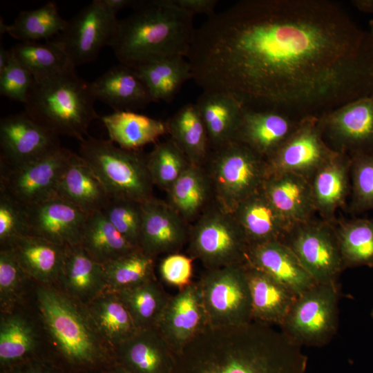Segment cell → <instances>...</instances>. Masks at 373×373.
<instances>
[{"mask_svg": "<svg viewBox=\"0 0 373 373\" xmlns=\"http://www.w3.org/2000/svg\"><path fill=\"white\" fill-rule=\"evenodd\" d=\"M187 59L203 91L299 121L373 95L371 33L332 1H240L195 30Z\"/></svg>", "mask_w": 373, "mask_h": 373, "instance_id": "6da1fadb", "label": "cell"}, {"mask_svg": "<svg viewBox=\"0 0 373 373\" xmlns=\"http://www.w3.org/2000/svg\"><path fill=\"white\" fill-rule=\"evenodd\" d=\"M301 347L274 326L252 321L208 325L176 354L172 373H305Z\"/></svg>", "mask_w": 373, "mask_h": 373, "instance_id": "7a4b0ae2", "label": "cell"}, {"mask_svg": "<svg viewBox=\"0 0 373 373\" xmlns=\"http://www.w3.org/2000/svg\"><path fill=\"white\" fill-rule=\"evenodd\" d=\"M133 12L117 21L109 46L119 64L132 68L169 57H187L193 16L173 0L135 1Z\"/></svg>", "mask_w": 373, "mask_h": 373, "instance_id": "3957f363", "label": "cell"}, {"mask_svg": "<svg viewBox=\"0 0 373 373\" xmlns=\"http://www.w3.org/2000/svg\"><path fill=\"white\" fill-rule=\"evenodd\" d=\"M37 305L59 358V366L66 373L101 371L115 363L114 352L102 343L86 307L47 287L38 288Z\"/></svg>", "mask_w": 373, "mask_h": 373, "instance_id": "277c9868", "label": "cell"}, {"mask_svg": "<svg viewBox=\"0 0 373 373\" xmlns=\"http://www.w3.org/2000/svg\"><path fill=\"white\" fill-rule=\"evenodd\" d=\"M75 68L34 77L24 112L52 133L82 141L91 122L100 117L94 108L90 83L80 78Z\"/></svg>", "mask_w": 373, "mask_h": 373, "instance_id": "5b68a950", "label": "cell"}, {"mask_svg": "<svg viewBox=\"0 0 373 373\" xmlns=\"http://www.w3.org/2000/svg\"><path fill=\"white\" fill-rule=\"evenodd\" d=\"M79 155L99 178L111 198L144 202L152 198L153 183L147 155L90 136L80 141Z\"/></svg>", "mask_w": 373, "mask_h": 373, "instance_id": "8992f818", "label": "cell"}, {"mask_svg": "<svg viewBox=\"0 0 373 373\" xmlns=\"http://www.w3.org/2000/svg\"><path fill=\"white\" fill-rule=\"evenodd\" d=\"M204 165L214 201L231 213L261 189L267 176L265 159L236 140L211 149Z\"/></svg>", "mask_w": 373, "mask_h": 373, "instance_id": "52a82bcc", "label": "cell"}, {"mask_svg": "<svg viewBox=\"0 0 373 373\" xmlns=\"http://www.w3.org/2000/svg\"><path fill=\"white\" fill-rule=\"evenodd\" d=\"M188 243L190 256L207 269L245 264L249 247L233 213L216 202L191 227Z\"/></svg>", "mask_w": 373, "mask_h": 373, "instance_id": "ba28073f", "label": "cell"}, {"mask_svg": "<svg viewBox=\"0 0 373 373\" xmlns=\"http://www.w3.org/2000/svg\"><path fill=\"white\" fill-rule=\"evenodd\" d=\"M245 264L207 269L198 281L209 326L236 327L253 321Z\"/></svg>", "mask_w": 373, "mask_h": 373, "instance_id": "9c48e42d", "label": "cell"}, {"mask_svg": "<svg viewBox=\"0 0 373 373\" xmlns=\"http://www.w3.org/2000/svg\"><path fill=\"white\" fill-rule=\"evenodd\" d=\"M338 303L336 285L317 283L298 296L279 328L300 347L323 346L336 332Z\"/></svg>", "mask_w": 373, "mask_h": 373, "instance_id": "30bf717a", "label": "cell"}, {"mask_svg": "<svg viewBox=\"0 0 373 373\" xmlns=\"http://www.w3.org/2000/svg\"><path fill=\"white\" fill-rule=\"evenodd\" d=\"M318 284L336 285L344 269L336 227L325 220L296 224L283 241Z\"/></svg>", "mask_w": 373, "mask_h": 373, "instance_id": "8fae6325", "label": "cell"}, {"mask_svg": "<svg viewBox=\"0 0 373 373\" xmlns=\"http://www.w3.org/2000/svg\"><path fill=\"white\" fill-rule=\"evenodd\" d=\"M77 156L78 154L61 147L26 165L0 171V192L24 207L56 197L61 179Z\"/></svg>", "mask_w": 373, "mask_h": 373, "instance_id": "7c38bea8", "label": "cell"}, {"mask_svg": "<svg viewBox=\"0 0 373 373\" xmlns=\"http://www.w3.org/2000/svg\"><path fill=\"white\" fill-rule=\"evenodd\" d=\"M118 19L101 0L81 10L52 41L75 67L94 61L109 46Z\"/></svg>", "mask_w": 373, "mask_h": 373, "instance_id": "4fadbf2b", "label": "cell"}, {"mask_svg": "<svg viewBox=\"0 0 373 373\" xmlns=\"http://www.w3.org/2000/svg\"><path fill=\"white\" fill-rule=\"evenodd\" d=\"M323 138L334 151L352 157L373 153V95L318 118Z\"/></svg>", "mask_w": 373, "mask_h": 373, "instance_id": "5bb4252c", "label": "cell"}, {"mask_svg": "<svg viewBox=\"0 0 373 373\" xmlns=\"http://www.w3.org/2000/svg\"><path fill=\"white\" fill-rule=\"evenodd\" d=\"M60 148L59 136L39 125L24 111L1 119L0 171L26 165Z\"/></svg>", "mask_w": 373, "mask_h": 373, "instance_id": "9a60e30c", "label": "cell"}, {"mask_svg": "<svg viewBox=\"0 0 373 373\" xmlns=\"http://www.w3.org/2000/svg\"><path fill=\"white\" fill-rule=\"evenodd\" d=\"M333 152L323 138L318 118L303 119L290 137L265 159L267 176L292 172L310 180Z\"/></svg>", "mask_w": 373, "mask_h": 373, "instance_id": "2e32d148", "label": "cell"}, {"mask_svg": "<svg viewBox=\"0 0 373 373\" xmlns=\"http://www.w3.org/2000/svg\"><path fill=\"white\" fill-rule=\"evenodd\" d=\"M27 236L69 247L80 245L88 215L59 197L25 207Z\"/></svg>", "mask_w": 373, "mask_h": 373, "instance_id": "e0dca14e", "label": "cell"}, {"mask_svg": "<svg viewBox=\"0 0 373 373\" xmlns=\"http://www.w3.org/2000/svg\"><path fill=\"white\" fill-rule=\"evenodd\" d=\"M209 325L198 282L171 296L157 329L175 354Z\"/></svg>", "mask_w": 373, "mask_h": 373, "instance_id": "ac0fdd59", "label": "cell"}, {"mask_svg": "<svg viewBox=\"0 0 373 373\" xmlns=\"http://www.w3.org/2000/svg\"><path fill=\"white\" fill-rule=\"evenodd\" d=\"M140 249L155 258L179 253L189 242L190 228L169 204L155 198L142 203Z\"/></svg>", "mask_w": 373, "mask_h": 373, "instance_id": "d6986e66", "label": "cell"}, {"mask_svg": "<svg viewBox=\"0 0 373 373\" xmlns=\"http://www.w3.org/2000/svg\"><path fill=\"white\" fill-rule=\"evenodd\" d=\"M115 363L131 373H172L176 354L157 327L140 328L114 350Z\"/></svg>", "mask_w": 373, "mask_h": 373, "instance_id": "ffe728a7", "label": "cell"}, {"mask_svg": "<svg viewBox=\"0 0 373 373\" xmlns=\"http://www.w3.org/2000/svg\"><path fill=\"white\" fill-rule=\"evenodd\" d=\"M300 122L276 111L243 107L234 140L266 159L290 137Z\"/></svg>", "mask_w": 373, "mask_h": 373, "instance_id": "44dd1931", "label": "cell"}, {"mask_svg": "<svg viewBox=\"0 0 373 373\" xmlns=\"http://www.w3.org/2000/svg\"><path fill=\"white\" fill-rule=\"evenodd\" d=\"M247 262L265 272L299 296L317 283L283 242L250 246Z\"/></svg>", "mask_w": 373, "mask_h": 373, "instance_id": "7402d4cb", "label": "cell"}, {"mask_svg": "<svg viewBox=\"0 0 373 373\" xmlns=\"http://www.w3.org/2000/svg\"><path fill=\"white\" fill-rule=\"evenodd\" d=\"M351 158L334 151L310 179L316 212L334 222L336 210L345 203L351 191Z\"/></svg>", "mask_w": 373, "mask_h": 373, "instance_id": "603a6c76", "label": "cell"}, {"mask_svg": "<svg viewBox=\"0 0 373 373\" xmlns=\"http://www.w3.org/2000/svg\"><path fill=\"white\" fill-rule=\"evenodd\" d=\"M95 100H99L114 111H135L154 102L145 85L135 70L119 64L90 83Z\"/></svg>", "mask_w": 373, "mask_h": 373, "instance_id": "cb8c5ba5", "label": "cell"}, {"mask_svg": "<svg viewBox=\"0 0 373 373\" xmlns=\"http://www.w3.org/2000/svg\"><path fill=\"white\" fill-rule=\"evenodd\" d=\"M250 246L283 241L293 227L268 199L262 189L240 202L232 212Z\"/></svg>", "mask_w": 373, "mask_h": 373, "instance_id": "d4e9b609", "label": "cell"}, {"mask_svg": "<svg viewBox=\"0 0 373 373\" xmlns=\"http://www.w3.org/2000/svg\"><path fill=\"white\" fill-rule=\"evenodd\" d=\"M265 195L291 224L313 218L316 212L310 180L298 173L283 172L271 174L262 187Z\"/></svg>", "mask_w": 373, "mask_h": 373, "instance_id": "484cf974", "label": "cell"}, {"mask_svg": "<svg viewBox=\"0 0 373 373\" xmlns=\"http://www.w3.org/2000/svg\"><path fill=\"white\" fill-rule=\"evenodd\" d=\"M57 282L64 293L85 305L107 290L102 265L80 245L66 247Z\"/></svg>", "mask_w": 373, "mask_h": 373, "instance_id": "4316f807", "label": "cell"}, {"mask_svg": "<svg viewBox=\"0 0 373 373\" xmlns=\"http://www.w3.org/2000/svg\"><path fill=\"white\" fill-rule=\"evenodd\" d=\"M253 321L280 327L298 296L287 287L247 262Z\"/></svg>", "mask_w": 373, "mask_h": 373, "instance_id": "83f0119b", "label": "cell"}, {"mask_svg": "<svg viewBox=\"0 0 373 373\" xmlns=\"http://www.w3.org/2000/svg\"><path fill=\"white\" fill-rule=\"evenodd\" d=\"M56 197L86 215L102 211L111 199L99 178L79 154L61 179Z\"/></svg>", "mask_w": 373, "mask_h": 373, "instance_id": "f1b7e54d", "label": "cell"}, {"mask_svg": "<svg viewBox=\"0 0 373 373\" xmlns=\"http://www.w3.org/2000/svg\"><path fill=\"white\" fill-rule=\"evenodd\" d=\"M85 307L98 334L113 352L139 329L116 292L106 290Z\"/></svg>", "mask_w": 373, "mask_h": 373, "instance_id": "f546056e", "label": "cell"}, {"mask_svg": "<svg viewBox=\"0 0 373 373\" xmlns=\"http://www.w3.org/2000/svg\"><path fill=\"white\" fill-rule=\"evenodd\" d=\"M195 104L206 127L211 149L234 140L243 106L234 97L203 91Z\"/></svg>", "mask_w": 373, "mask_h": 373, "instance_id": "4dcf8cb0", "label": "cell"}, {"mask_svg": "<svg viewBox=\"0 0 373 373\" xmlns=\"http://www.w3.org/2000/svg\"><path fill=\"white\" fill-rule=\"evenodd\" d=\"M10 249L30 278L44 285L57 282L66 246L38 237L25 236L18 239Z\"/></svg>", "mask_w": 373, "mask_h": 373, "instance_id": "1f68e13d", "label": "cell"}, {"mask_svg": "<svg viewBox=\"0 0 373 373\" xmlns=\"http://www.w3.org/2000/svg\"><path fill=\"white\" fill-rule=\"evenodd\" d=\"M110 140L122 149L138 151L168 133L166 122L135 111H114L99 118Z\"/></svg>", "mask_w": 373, "mask_h": 373, "instance_id": "d6a6232c", "label": "cell"}, {"mask_svg": "<svg viewBox=\"0 0 373 373\" xmlns=\"http://www.w3.org/2000/svg\"><path fill=\"white\" fill-rule=\"evenodd\" d=\"M168 194L169 204L188 223L196 220L213 196L211 184L204 166L191 164L173 184Z\"/></svg>", "mask_w": 373, "mask_h": 373, "instance_id": "836d02e7", "label": "cell"}, {"mask_svg": "<svg viewBox=\"0 0 373 373\" xmlns=\"http://www.w3.org/2000/svg\"><path fill=\"white\" fill-rule=\"evenodd\" d=\"M133 69L154 102H171L182 85L193 79L190 64L181 56L151 61Z\"/></svg>", "mask_w": 373, "mask_h": 373, "instance_id": "e575fe53", "label": "cell"}, {"mask_svg": "<svg viewBox=\"0 0 373 373\" xmlns=\"http://www.w3.org/2000/svg\"><path fill=\"white\" fill-rule=\"evenodd\" d=\"M166 122L171 139L191 164L204 166L210 146L206 127L195 103L184 105Z\"/></svg>", "mask_w": 373, "mask_h": 373, "instance_id": "d590c367", "label": "cell"}, {"mask_svg": "<svg viewBox=\"0 0 373 373\" xmlns=\"http://www.w3.org/2000/svg\"><path fill=\"white\" fill-rule=\"evenodd\" d=\"M80 246L101 265L139 249L122 235L102 211L88 215Z\"/></svg>", "mask_w": 373, "mask_h": 373, "instance_id": "8d00e7d4", "label": "cell"}, {"mask_svg": "<svg viewBox=\"0 0 373 373\" xmlns=\"http://www.w3.org/2000/svg\"><path fill=\"white\" fill-rule=\"evenodd\" d=\"M38 343L31 324L18 314H3L0 321V365L3 369L35 358ZM47 358V357H46Z\"/></svg>", "mask_w": 373, "mask_h": 373, "instance_id": "74e56055", "label": "cell"}, {"mask_svg": "<svg viewBox=\"0 0 373 373\" xmlns=\"http://www.w3.org/2000/svg\"><path fill=\"white\" fill-rule=\"evenodd\" d=\"M116 293L139 329L157 327L171 296L156 278Z\"/></svg>", "mask_w": 373, "mask_h": 373, "instance_id": "f35d334b", "label": "cell"}, {"mask_svg": "<svg viewBox=\"0 0 373 373\" xmlns=\"http://www.w3.org/2000/svg\"><path fill=\"white\" fill-rule=\"evenodd\" d=\"M67 23L57 3L48 1L35 10L21 12L14 23L7 26L6 32L21 41H38L59 35Z\"/></svg>", "mask_w": 373, "mask_h": 373, "instance_id": "ab89813d", "label": "cell"}, {"mask_svg": "<svg viewBox=\"0 0 373 373\" xmlns=\"http://www.w3.org/2000/svg\"><path fill=\"white\" fill-rule=\"evenodd\" d=\"M335 227L344 268L373 267V218L341 222Z\"/></svg>", "mask_w": 373, "mask_h": 373, "instance_id": "60d3db41", "label": "cell"}, {"mask_svg": "<svg viewBox=\"0 0 373 373\" xmlns=\"http://www.w3.org/2000/svg\"><path fill=\"white\" fill-rule=\"evenodd\" d=\"M155 258L140 248L102 265L107 290L118 292L155 279Z\"/></svg>", "mask_w": 373, "mask_h": 373, "instance_id": "b9f144b4", "label": "cell"}, {"mask_svg": "<svg viewBox=\"0 0 373 373\" xmlns=\"http://www.w3.org/2000/svg\"><path fill=\"white\" fill-rule=\"evenodd\" d=\"M10 50L33 77L55 74L73 66L52 40L44 43L20 41Z\"/></svg>", "mask_w": 373, "mask_h": 373, "instance_id": "7bdbcfd3", "label": "cell"}, {"mask_svg": "<svg viewBox=\"0 0 373 373\" xmlns=\"http://www.w3.org/2000/svg\"><path fill=\"white\" fill-rule=\"evenodd\" d=\"M191 165L171 138L157 143L147 155V167L153 183L166 192Z\"/></svg>", "mask_w": 373, "mask_h": 373, "instance_id": "ee69618b", "label": "cell"}, {"mask_svg": "<svg viewBox=\"0 0 373 373\" xmlns=\"http://www.w3.org/2000/svg\"><path fill=\"white\" fill-rule=\"evenodd\" d=\"M102 212L132 245L140 248L143 219L142 202L111 198Z\"/></svg>", "mask_w": 373, "mask_h": 373, "instance_id": "f6af8a7d", "label": "cell"}, {"mask_svg": "<svg viewBox=\"0 0 373 373\" xmlns=\"http://www.w3.org/2000/svg\"><path fill=\"white\" fill-rule=\"evenodd\" d=\"M351 158L352 199L350 210L361 213L373 209V153Z\"/></svg>", "mask_w": 373, "mask_h": 373, "instance_id": "bcb514c9", "label": "cell"}, {"mask_svg": "<svg viewBox=\"0 0 373 373\" xmlns=\"http://www.w3.org/2000/svg\"><path fill=\"white\" fill-rule=\"evenodd\" d=\"M27 278H30L18 262L10 248L0 251V303L9 312L19 298Z\"/></svg>", "mask_w": 373, "mask_h": 373, "instance_id": "7dc6e473", "label": "cell"}, {"mask_svg": "<svg viewBox=\"0 0 373 373\" xmlns=\"http://www.w3.org/2000/svg\"><path fill=\"white\" fill-rule=\"evenodd\" d=\"M25 236H27L25 207L0 192L1 249L10 248L18 239Z\"/></svg>", "mask_w": 373, "mask_h": 373, "instance_id": "c3c4849f", "label": "cell"}, {"mask_svg": "<svg viewBox=\"0 0 373 373\" xmlns=\"http://www.w3.org/2000/svg\"><path fill=\"white\" fill-rule=\"evenodd\" d=\"M10 51L9 62L0 72V94L11 100L25 104L34 77Z\"/></svg>", "mask_w": 373, "mask_h": 373, "instance_id": "681fc988", "label": "cell"}, {"mask_svg": "<svg viewBox=\"0 0 373 373\" xmlns=\"http://www.w3.org/2000/svg\"><path fill=\"white\" fill-rule=\"evenodd\" d=\"M193 258L179 253L166 255L160 262L159 271L162 280L182 289L191 284Z\"/></svg>", "mask_w": 373, "mask_h": 373, "instance_id": "f907efd6", "label": "cell"}, {"mask_svg": "<svg viewBox=\"0 0 373 373\" xmlns=\"http://www.w3.org/2000/svg\"><path fill=\"white\" fill-rule=\"evenodd\" d=\"M1 373H66L46 357L32 358L1 369Z\"/></svg>", "mask_w": 373, "mask_h": 373, "instance_id": "816d5d0a", "label": "cell"}, {"mask_svg": "<svg viewBox=\"0 0 373 373\" xmlns=\"http://www.w3.org/2000/svg\"><path fill=\"white\" fill-rule=\"evenodd\" d=\"M179 8L191 15L205 14L209 17L215 14L218 0H173Z\"/></svg>", "mask_w": 373, "mask_h": 373, "instance_id": "f5cc1de1", "label": "cell"}, {"mask_svg": "<svg viewBox=\"0 0 373 373\" xmlns=\"http://www.w3.org/2000/svg\"><path fill=\"white\" fill-rule=\"evenodd\" d=\"M102 3L114 15L123 8L133 6L135 1L133 0H101Z\"/></svg>", "mask_w": 373, "mask_h": 373, "instance_id": "db71d44e", "label": "cell"}, {"mask_svg": "<svg viewBox=\"0 0 373 373\" xmlns=\"http://www.w3.org/2000/svg\"><path fill=\"white\" fill-rule=\"evenodd\" d=\"M10 58V51L7 50L2 44L0 46V72L8 65Z\"/></svg>", "mask_w": 373, "mask_h": 373, "instance_id": "11a10c76", "label": "cell"}, {"mask_svg": "<svg viewBox=\"0 0 373 373\" xmlns=\"http://www.w3.org/2000/svg\"><path fill=\"white\" fill-rule=\"evenodd\" d=\"M101 373H131L121 365L114 363L101 370Z\"/></svg>", "mask_w": 373, "mask_h": 373, "instance_id": "9f6ffc18", "label": "cell"}, {"mask_svg": "<svg viewBox=\"0 0 373 373\" xmlns=\"http://www.w3.org/2000/svg\"><path fill=\"white\" fill-rule=\"evenodd\" d=\"M0 32H1V35L2 34H4L5 32H6V28H7V26L2 18H1V20H0Z\"/></svg>", "mask_w": 373, "mask_h": 373, "instance_id": "6f0895ef", "label": "cell"}, {"mask_svg": "<svg viewBox=\"0 0 373 373\" xmlns=\"http://www.w3.org/2000/svg\"><path fill=\"white\" fill-rule=\"evenodd\" d=\"M370 33H371V35L372 37V39H373V23L370 22Z\"/></svg>", "mask_w": 373, "mask_h": 373, "instance_id": "680465c9", "label": "cell"}, {"mask_svg": "<svg viewBox=\"0 0 373 373\" xmlns=\"http://www.w3.org/2000/svg\"><path fill=\"white\" fill-rule=\"evenodd\" d=\"M79 373H101V371H86V372H82Z\"/></svg>", "mask_w": 373, "mask_h": 373, "instance_id": "91938a15", "label": "cell"}, {"mask_svg": "<svg viewBox=\"0 0 373 373\" xmlns=\"http://www.w3.org/2000/svg\"><path fill=\"white\" fill-rule=\"evenodd\" d=\"M371 316H372V317L373 318V310H372V313H371Z\"/></svg>", "mask_w": 373, "mask_h": 373, "instance_id": "94428289", "label": "cell"}, {"mask_svg": "<svg viewBox=\"0 0 373 373\" xmlns=\"http://www.w3.org/2000/svg\"><path fill=\"white\" fill-rule=\"evenodd\" d=\"M370 22L373 23V20H371Z\"/></svg>", "mask_w": 373, "mask_h": 373, "instance_id": "6125c7cd", "label": "cell"}]
</instances>
